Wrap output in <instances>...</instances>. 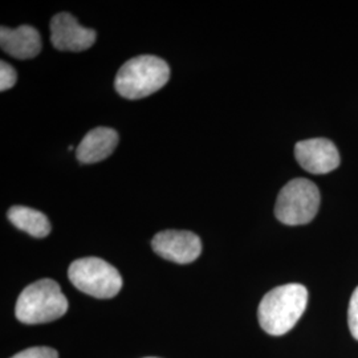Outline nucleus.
<instances>
[{
    "mask_svg": "<svg viewBox=\"0 0 358 358\" xmlns=\"http://www.w3.org/2000/svg\"><path fill=\"white\" fill-rule=\"evenodd\" d=\"M308 304V291L303 284H285L266 294L257 309V319L264 332L282 336L289 332Z\"/></svg>",
    "mask_w": 358,
    "mask_h": 358,
    "instance_id": "1",
    "label": "nucleus"
},
{
    "mask_svg": "<svg viewBox=\"0 0 358 358\" xmlns=\"http://www.w3.org/2000/svg\"><path fill=\"white\" fill-rule=\"evenodd\" d=\"M170 78V68L165 60L143 55L128 60L115 76L118 94L128 100H140L165 87Z\"/></svg>",
    "mask_w": 358,
    "mask_h": 358,
    "instance_id": "2",
    "label": "nucleus"
},
{
    "mask_svg": "<svg viewBox=\"0 0 358 358\" xmlns=\"http://www.w3.org/2000/svg\"><path fill=\"white\" fill-rule=\"evenodd\" d=\"M68 300L57 282L41 279L29 284L19 296L15 307L16 319L28 325L51 322L63 317Z\"/></svg>",
    "mask_w": 358,
    "mask_h": 358,
    "instance_id": "3",
    "label": "nucleus"
},
{
    "mask_svg": "<svg viewBox=\"0 0 358 358\" xmlns=\"http://www.w3.org/2000/svg\"><path fill=\"white\" fill-rule=\"evenodd\" d=\"M68 278L78 291L96 299H112L122 288L120 272L100 257L77 259L68 269Z\"/></svg>",
    "mask_w": 358,
    "mask_h": 358,
    "instance_id": "4",
    "label": "nucleus"
},
{
    "mask_svg": "<svg viewBox=\"0 0 358 358\" xmlns=\"http://www.w3.org/2000/svg\"><path fill=\"white\" fill-rule=\"evenodd\" d=\"M319 207L320 192L317 186L308 179L296 178L279 192L275 215L287 226H300L316 217Z\"/></svg>",
    "mask_w": 358,
    "mask_h": 358,
    "instance_id": "5",
    "label": "nucleus"
},
{
    "mask_svg": "<svg viewBox=\"0 0 358 358\" xmlns=\"http://www.w3.org/2000/svg\"><path fill=\"white\" fill-rule=\"evenodd\" d=\"M152 245L155 254L178 264L192 263L202 252L201 239L190 231L158 232L153 238Z\"/></svg>",
    "mask_w": 358,
    "mask_h": 358,
    "instance_id": "6",
    "label": "nucleus"
},
{
    "mask_svg": "<svg viewBox=\"0 0 358 358\" xmlns=\"http://www.w3.org/2000/svg\"><path fill=\"white\" fill-rule=\"evenodd\" d=\"M96 38V31L80 26L69 13H57L51 20V41L59 51H85L94 44Z\"/></svg>",
    "mask_w": 358,
    "mask_h": 358,
    "instance_id": "7",
    "label": "nucleus"
},
{
    "mask_svg": "<svg viewBox=\"0 0 358 358\" xmlns=\"http://www.w3.org/2000/svg\"><path fill=\"white\" fill-rule=\"evenodd\" d=\"M294 157L299 165L312 174H327L340 165L334 143L325 138H312L296 143Z\"/></svg>",
    "mask_w": 358,
    "mask_h": 358,
    "instance_id": "8",
    "label": "nucleus"
},
{
    "mask_svg": "<svg viewBox=\"0 0 358 358\" xmlns=\"http://www.w3.org/2000/svg\"><path fill=\"white\" fill-rule=\"evenodd\" d=\"M1 50L10 56L27 60L38 56L41 51V38L38 31L31 26H20L16 29L0 28Z\"/></svg>",
    "mask_w": 358,
    "mask_h": 358,
    "instance_id": "9",
    "label": "nucleus"
},
{
    "mask_svg": "<svg viewBox=\"0 0 358 358\" xmlns=\"http://www.w3.org/2000/svg\"><path fill=\"white\" fill-rule=\"evenodd\" d=\"M118 134L115 129L96 128L87 133L76 149L77 159L81 164H96L115 152Z\"/></svg>",
    "mask_w": 358,
    "mask_h": 358,
    "instance_id": "10",
    "label": "nucleus"
},
{
    "mask_svg": "<svg viewBox=\"0 0 358 358\" xmlns=\"http://www.w3.org/2000/svg\"><path fill=\"white\" fill-rule=\"evenodd\" d=\"M7 217L16 229L24 231L34 238L41 239L48 236L51 232V223L48 217L31 207L13 206L8 210Z\"/></svg>",
    "mask_w": 358,
    "mask_h": 358,
    "instance_id": "11",
    "label": "nucleus"
},
{
    "mask_svg": "<svg viewBox=\"0 0 358 358\" xmlns=\"http://www.w3.org/2000/svg\"><path fill=\"white\" fill-rule=\"evenodd\" d=\"M348 324L352 336L358 341V287L350 297L348 309Z\"/></svg>",
    "mask_w": 358,
    "mask_h": 358,
    "instance_id": "12",
    "label": "nucleus"
},
{
    "mask_svg": "<svg viewBox=\"0 0 358 358\" xmlns=\"http://www.w3.org/2000/svg\"><path fill=\"white\" fill-rule=\"evenodd\" d=\"M11 358H59L55 349L48 346H34L15 355Z\"/></svg>",
    "mask_w": 358,
    "mask_h": 358,
    "instance_id": "13",
    "label": "nucleus"
},
{
    "mask_svg": "<svg viewBox=\"0 0 358 358\" xmlns=\"http://www.w3.org/2000/svg\"><path fill=\"white\" fill-rule=\"evenodd\" d=\"M16 78H17V75H16L13 65H10L6 62H1L0 63V90L4 92V90H11L16 84Z\"/></svg>",
    "mask_w": 358,
    "mask_h": 358,
    "instance_id": "14",
    "label": "nucleus"
}]
</instances>
